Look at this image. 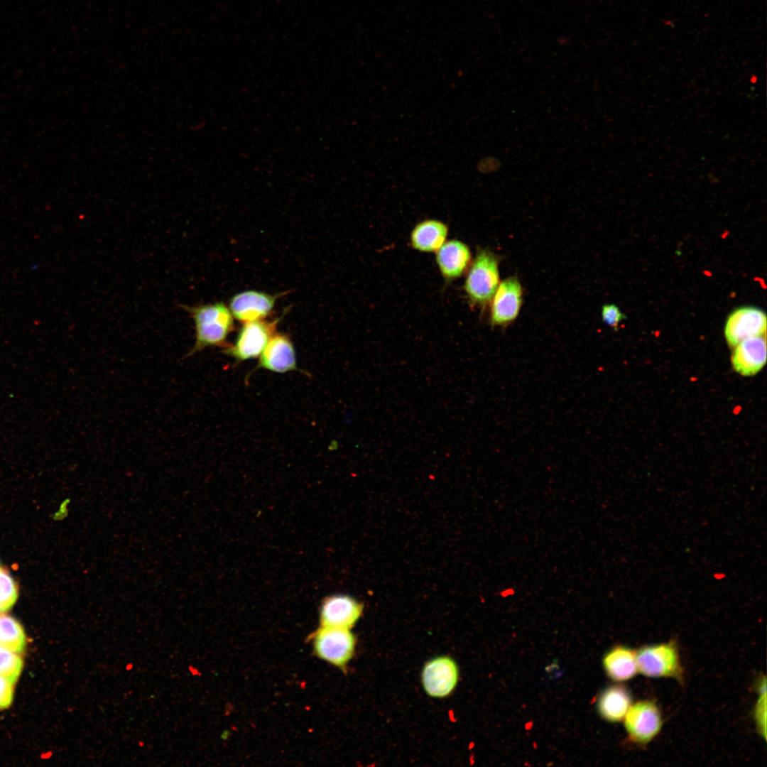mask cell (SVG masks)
I'll list each match as a JSON object with an SVG mask.
<instances>
[{
    "instance_id": "obj_13",
    "label": "cell",
    "mask_w": 767,
    "mask_h": 767,
    "mask_svg": "<svg viewBox=\"0 0 767 767\" xmlns=\"http://www.w3.org/2000/svg\"><path fill=\"white\" fill-rule=\"evenodd\" d=\"M472 261V254L469 246L458 239L446 241L435 252V262L447 283L452 282L466 273Z\"/></svg>"
},
{
    "instance_id": "obj_7",
    "label": "cell",
    "mask_w": 767,
    "mask_h": 767,
    "mask_svg": "<svg viewBox=\"0 0 767 767\" xmlns=\"http://www.w3.org/2000/svg\"><path fill=\"white\" fill-rule=\"evenodd\" d=\"M523 300V288L516 276L500 282L489 303V324L506 327L518 316Z\"/></svg>"
},
{
    "instance_id": "obj_5",
    "label": "cell",
    "mask_w": 767,
    "mask_h": 767,
    "mask_svg": "<svg viewBox=\"0 0 767 767\" xmlns=\"http://www.w3.org/2000/svg\"><path fill=\"white\" fill-rule=\"evenodd\" d=\"M314 653L320 659L344 670L355 649L350 629L320 626L311 637Z\"/></svg>"
},
{
    "instance_id": "obj_4",
    "label": "cell",
    "mask_w": 767,
    "mask_h": 767,
    "mask_svg": "<svg viewBox=\"0 0 767 767\" xmlns=\"http://www.w3.org/2000/svg\"><path fill=\"white\" fill-rule=\"evenodd\" d=\"M282 317L243 322L234 342L224 347L223 352L234 358L237 363L260 357L270 339L276 332Z\"/></svg>"
},
{
    "instance_id": "obj_17",
    "label": "cell",
    "mask_w": 767,
    "mask_h": 767,
    "mask_svg": "<svg viewBox=\"0 0 767 767\" xmlns=\"http://www.w3.org/2000/svg\"><path fill=\"white\" fill-rule=\"evenodd\" d=\"M631 705L632 697L628 688L615 685L603 690L597 701V709L604 720L618 722L624 719Z\"/></svg>"
},
{
    "instance_id": "obj_21",
    "label": "cell",
    "mask_w": 767,
    "mask_h": 767,
    "mask_svg": "<svg viewBox=\"0 0 767 767\" xmlns=\"http://www.w3.org/2000/svg\"><path fill=\"white\" fill-rule=\"evenodd\" d=\"M18 590L15 581L0 567V612L9 610L16 602Z\"/></svg>"
},
{
    "instance_id": "obj_3",
    "label": "cell",
    "mask_w": 767,
    "mask_h": 767,
    "mask_svg": "<svg viewBox=\"0 0 767 767\" xmlns=\"http://www.w3.org/2000/svg\"><path fill=\"white\" fill-rule=\"evenodd\" d=\"M638 672L653 678L683 681V669L678 648L674 641L647 645L636 651Z\"/></svg>"
},
{
    "instance_id": "obj_12",
    "label": "cell",
    "mask_w": 767,
    "mask_h": 767,
    "mask_svg": "<svg viewBox=\"0 0 767 767\" xmlns=\"http://www.w3.org/2000/svg\"><path fill=\"white\" fill-rule=\"evenodd\" d=\"M259 368L276 373L299 370L295 348L288 334L276 332L272 336L260 355Z\"/></svg>"
},
{
    "instance_id": "obj_24",
    "label": "cell",
    "mask_w": 767,
    "mask_h": 767,
    "mask_svg": "<svg viewBox=\"0 0 767 767\" xmlns=\"http://www.w3.org/2000/svg\"><path fill=\"white\" fill-rule=\"evenodd\" d=\"M478 170L482 173H494L501 168V161L495 156H487L482 158L478 164Z\"/></svg>"
},
{
    "instance_id": "obj_14",
    "label": "cell",
    "mask_w": 767,
    "mask_h": 767,
    "mask_svg": "<svg viewBox=\"0 0 767 767\" xmlns=\"http://www.w3.org/2000/svg\"><path fill=\"white\" fill-rule=\"evenodd\" d=\"M734 370L742 376L756 374L766 362V334L747 338L734 347L731 357Z\"/></svg>"
},
{
    "instance_id": "obj_16",
    "label": "cell",
    "mask_w": 767,
    "mask_h": 767,
    "mask_svg": "<svg viewBox=\"0 0 767 767\" xmlns=\"http://www.w3.org/2000/svg\"><path fill=\"white\" fill-rule=\"evenodd\" d=\"M449 229L443 222L425 219L418 222L410 234L411 247L423 253H435L447 241Z\"/></svg>"
},
{
    "instance_id": "obj_8",
    "label": "cell",
    "mask_w": 767,
    "mask_h": 767,
    "mask_svg": "<svg viewBox=\"0 0 767 767\" xmlns=\"http://www.w3.org/2000/svg\"><path fill=\"white\" fill-rule=\"evenodd\" d=\"M285 294H270L264 291L248 290L231 298L229 308L236 320L247 322L266 320L273 312L278 298Z\"/></svg>"
},
{
    "instance_id": "obj_25",
    "label": "cell",
    "mask_w": 767,
    "mask_h": 767,
    "mask_svg": "<svg viewBox=\"0 0 767 767\" xmlns=\"http://www.w3.org/2000/svg\"><path fill=\"white\" fill-rule=\"evenodd\" d=\"M132 668H133V664H132V663H129V664H127V665H126V669L127 670H131V669Z\"/></svg>"
},
{
    "instance_id": "obj_23",
    "label": "cell",
    "mask_w": 767,
    "mask_h": 767,
    "mask_svg": "<svg viewBox=\"0 0 767 767\" xmlns=\"http://www.w3.org/2000/svg\"><path fill=\"white\" fill-rule=\"evenodd\" d=\"M13 683L0 675V709L10 706L13 700Z\"/></svg>"
},
{
    "instance_id": "obj_2",
    "label": "cell",
    "mask_w": 767,
    "mask_h": 767,
    "mask_svg": "<svg viewBox=\"0 0 767 767\" xmlns=\"http://www.w3.org/2000/svg\"><path fill=\"white\" fill-rule=\"evenodd\" d=\"M500 258L486 249H479L466 272L464 290L472 306L484 310L489 305L501 280Z\"/></svg>"
},
{
    "instance_id": "obj_20",
    "label": "cell",
    "mask_w": 767,
    "mask_h": 767,
    "mask_svg": "<svg viewBox=\"0 0 767 767\" xmlns=\"http://www.w3.org/2000/svg\"><path fill=\"white\" fill-rule=\"evenodd\" d=\"M758 698L754 707V717L756 729L761 736L766 739V679L763 677L757 686Z\"/></svg>"
},
{
    "instance_id": "obj_6",
    "label": "cell",
    "mask_w": 767,
    "mask_h": 767,
    "mask_svg": "<svg viewBox=\"0 0 767 767\" xmlns=\"http://www.w3.org/2000/svg\"><path fill=\"white\" fill-rule=\"evenodd\" d=\"M624 719L629 740L638 745H646L653 740L660 733L663 723L660 709L651 700L632 703Z\"/></svg>"
},
{
    "instance_id": "obj_18",
    "label": "cell",
    "mask_w": 767,
    "mask_h": 767,
    "mask_svg": "<svg viewBox=\"0 0 767 767\" xmlns=\"http://www.w3.org/2000/svg\"><path fill=\"white\" fill-rule=\"evenodd\" d=\"M0 646L21 653L26 646V636L21 624L13 617L0 614Z\"/></svg>"
},
{
    "instance_id": "obj_10",
    "label": "cell",
    "mask_w": 767,
    "mask_h": 767,
    "mask_svg": "<svg viewBox=\"0 0 767 767\" xmlns=\"http://www.w3.org/2000/svg\"><path fill=\"white\" fill-rule=\"evenodd\" d=\"M459 677L455 662L447 656H440L428 661L422 672V682L425 692L434 697H444L455 689Z\"/></svg>"
},
{
    "instance_id": "obj_9",
    "label": "cell",
    "mask_w": 767,
    "mask_h": 767,
    "mask_svg": "<svg viewBox=\"0 0 767 767\" xmlns=\"http://www.w3.org/2000/svg\"><path fill=\"white\" fill-rule=\"evenodd\" d=\"M766 315L760 308L741 307L734 310L728 317L724 327V336L730 347H734L743 340L766 334Z\"/></svg>"
},
{
    "instance_id": "obj_11",
    "label": "cell",
    "mask_w": 767,
    "mask_h": 767,
    "mask_svg": "<svg viewBox=\"0 0 767 767\" xmlns=\"http://www.w3.org/2000/svg\"><path fill=\"white\" fill-rule=\"evenodd\" d=\"M363 611V605L354 598L346 594H334L326 597L320 609V623L322 626L352 629Z\"/></svg>"
},
{
    "instance_id": "obj_15",
    "label": "cell",
    "mask_w": 767,
    "mask_h": 767,
    "mask_svg": "<svg viewBox=\"0 0 767 767\" xmlns=\"http://www.w3.org/2000/svg\"><path fill=\"white\" fill-rule=\"evenodd\" d=\"M602 664L607 676L615 682L629 680L638 672L636 651L622 645L610 648L604 654Z\"/></svg>"
},
{
    "instance_id": "obj_1",
    "label": "cell",
    "mask_w": 767,
    "mask_h": 767,
    "mask_svg": "<svg viewBox=\"0 0 767 767\" xmlns=\"http://www.w3.org/2000/svg\"><path fill=\"white\" fill-rule=\"evenodd\" d=\"M180 307L187 311L194 322L195 344L187 354L190 357L208 347H226L228 336L234 329V317L223 302Z\"/></svg>"
},
{
    "instance_id": "obj_19",
    "label": "cell",
    "mask_w": 767,
    "mask_h": 767,
    "mask_svg": "<svg viewBox=\"0 0 767 767\" xmlns=\"http://www.w3.org/2000/svg\"><path fill=\"white\" fill-rule=\"evenodd\" d=\"M22 668L21 656L16 652L0 646V675L14 684L21 673Z\"/></svg>"
},
{
    "instance_id": "obj_22",
    "label": "cell",
    "mask_w": 767,
    "mask_h": 767,
    "mask_svg": "<svg viewBox=\"0 0 767 767\" xmlns=\"http://www.w3.org/2000/svg\"><path fill=\"white\" fill-rule=\"evenodd\" d=\"M602 317L606 325L614 329H616L620 322L625 318L624 315L614 304L604 305L602 310Z\"/></svg>"
}]
</instances>
